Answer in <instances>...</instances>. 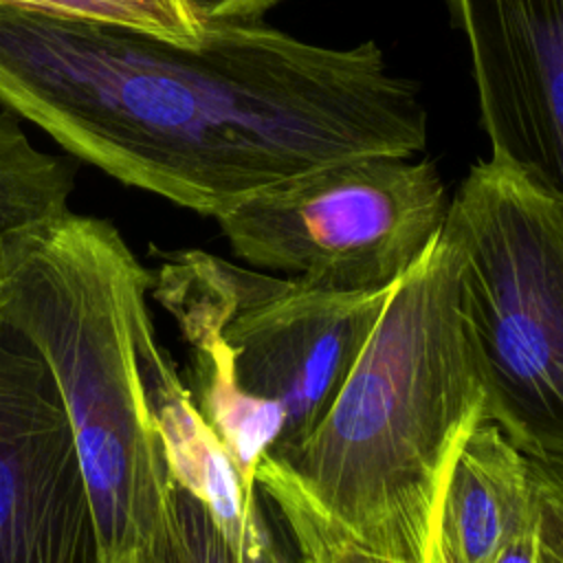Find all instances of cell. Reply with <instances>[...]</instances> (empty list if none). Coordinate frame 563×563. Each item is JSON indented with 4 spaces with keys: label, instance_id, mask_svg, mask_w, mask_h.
Wrapping results in <instances>:
<instances>
[{
    "label": "cell",
    "instance_id": "6da1fadb",
    "mask_svg": "<svg viewBox=\"0 0 563 563\" xmlns=\"http://www.w3.org/2000/svg\"><path fill=\"white\" fill-rule=\"evenodd\" d=\"M0 101L117 180L218 218L339 158L427 145L418 88L376 42L246 22L198 44L0 4Z\"/></svg>",
    "mask_w": 563,
    "mask_h": 563
},
{
    "label": "cell",
    "instance_id": "7a4b0ae2",
    "mask_svg": "<svg viewBox=\"0 0 563 563\" xmlns=\"http://www.w3.org/2000/svg\"><path fill=\"white\" fill-rule=\"evenodd\" d=\"M460 264L444 224L394 286L314 429L266 453L356 543L402 563H440L449 477L486 422L460 310Z\"/></svg>",
    "mask_w": 563,
    "mask_h": 563
},
{
    "label": "cell",
    "instance_id": "3957f363",
    "mask_svg": "<svg viewBox=\"0 0 563 563\" xmlns=\"http://www.w3.org/2000/svg\"><path fill=\"white\" fill-rule=\"evenodd\" d=\"M152 284L112 222L70 209L13 235L0 271V323L33 347L57 387L106 563L150 539L169 486L141 378Z\"/></svg>",
    "mask_w": 563,
    "mask_h": 563
},
{
    "label": "cell",
    "instance_id": "277c9868",
    "mask_svg": "<svg viewBox=\"0 0 563 563\" xmlns=\"http://www.w3.org/2000/svg\"><path fill=\"white\" fill-rule=\"evenodd\" d=\"M394 286L325 290L198 249L154 271L150 297L189 347L191 398L246 484L266 453L321 420Z\"/></svg>",
    "mask_w": 563,
    "mask_h": 563
},
{
    "label": "cell",
    "instance_id": "5b68a950",
    "mask_svg": "<svg viewBox=\"0 0 563 563\" xmlns=\"http://www.w3.org/2000/svg\"><path fill=\"white\" fill-rule=\"evenodd\" d=\"M444 224L460 244V310L486 422L563 471V200L517 167H471Z\"/></svg>",
    "mask_w": 563,
    "mask_h": 563
},
{
    "label": "cell",
    "instance_id": "8992f818",
    "mask_svg": "<svg viewBox=\"0 0 563 563\" xmlns=\"http://www.w3.org/2000/svg\"><path fill=\"white\" fill-rule=\"evenodd\" d=\"M361 154L273 185L218 216L253 268L325 290L394 286L444 227L449 198L433 161Z\"/></svg>",
    "mask_w": 563,
    "mask_h": 563
},
{
    "label": "cell",
    "instance_id": "52a82bcc",
    "mask_svg": "<svg viewBox=\"0 0 563 563\" xmlns=\"http://www.w3.org/2000/svg\"><path fill=\"white\" fill-rule=\"evenodd\" d=\"M0 563H106L57 387L0 323Z\"/></svg>",
    "mask_w": 563,
    "mask_h": 563
},
{
    "label": "cell",
    "instance_id": "ba28073f",
    "mask_svg": "<svg viewBox=\"0 0 563 563\" xmlns=\"http://www.w3.org/2000/svg\"><path fill=\"white\" fill-rule=\"evenodd\" d=\"M490 156L563 200V0H449Z\"/></svg>",
    "mask_w": 563,
    "mask_h": 563
},
{
    "label": "cell",
    "instance_id": "9c48e42d",
    "mask_svg": "<svg viewBox=\"0 0 563 563\" xmlns=\"http://www.w3.org/2000/svg\"><path fill=\"white\" fill-rule=\"evenodd\" d=\"M141 378L172 479L209 508L238 552L244 550L266 528L264 497L257 484L249 486L242 479L156 332H150L141 345Z\"/></svg>",
    "mask_w": 563,
    "mask_h": 563
},
{
    "label": "cell",
    "instance_id": "30bf717a",
    "mask_svg": "<svg viewBox=\"0 0 563 563\" xmlns=\"http://www.w3.org/2000/svg\"><path fill=\"white\" fill-rule=\"evenodd\" d=\"M539 501L526 457L493 422L464 442L442 501L440 563H495L526 530L539 526Z\"/></svg>",
    "mask_w": 563,
    "mask_h": 563
},
{
    "label": "cell",
    "instance_id": "8fae6325",
    "mask_svg": "<svg viewBox=\"0 0 563 563\" xmlns=\"http://www.w3.org/2000/svg\"><path fill=\"white\" fill-rule=\"evenodd\" d=\"M77 165L37 150L18 119L0 110V271L7 242L68 211Z\"/></svg>",
    "mask_w": 563,
    "mask_h": 563
},
{
    "label": "cell",
    "instance_id": "7c38bea8",
    "mask_svg": "<svg viewBox=\"0 0 563 563\" xmlns=\"http://www.w3.org/2000/svg\"><path fill=\"white\" fill-rule=\"evenodd\" d=\"M255 484L271 499L301 563H402L365 550L332 517H328L275 460L264 455Z\"/></svg>",
    "mask_w": 563,
    "mask_h": 563
},
{
    "label": "cell",
    "instance_id": "4fadbf2b",
    "mask_svg": "<svg viewBox=\"0 0 563 563\" xmlns=\"http://www.w3.org/2000/svg\"><path fill=\"white\" fill-rule=\"evenodd\" d=\"M119 563H240V552L209 508L169 475L165 506L154 532Z\"/></svg>",
    "mask_w": 563,
    "mask_h": 563
},
{
    "label": "cell",
    "instance_id": "5bb4252c",
    "mask_svg": "<svg viewBox=\"0 0 563 563\" xmlns=\"http://www.w3.org/2000/svg\"><path fill=\"white\" fill-rule=\"evenodd\" d=\"M4 7L145 31L178 44H198L202 24L187 0H0Z\"/></svg>",
    "mask_w": 563,
    "mask_h": 563
},
{
    "label": "cell",
    "instance_id": "9a60e30c",
    "mask_svg": "<svg viewBox=\"0 0 563 563\" xmlns=\"http://www.w3.org/2000/svg\"><path fill=\"white\" fill-rule=\"evenodd\" d=\"M537 501L541 543L563 556V471L530 460Z\"/></svg>",
    "mask_w": 563,
    "mask_h": 563
},
{
    "label": "cell",
    "instance_id": "2e32d148",
    "mask_svg": "<svg viewBox=\"0 0 563 563\" xmlns=\"http://www.w3.org/2000/svg\"><path fill=\"white\" fill-rule=\"evenodd\" d=\"M262 497L266 504L268 523H266V530L253 543H249L244 550H240V563H301V559L282 523V517L277 515L275 506L271 504V499L264 493H262Z\"/></svg>",
    "mask_w": 563,
    "mask_h": 563
},
{
    "label": "cell",
    "instance_id": "e0dca14e",
    "mask_svg": "<svg viewBox=\"0 0 563 563\" xmlns=\"http://www.w3.org/2000/svg\"><path fill=\"white\" fill-rule=\"evenodd\" d=\"M282 0H187L189 9L198 18L200 24L205 22H246L260 20L271 7Z\"/></svg>",
    "mask_w": 563,
    "mask_h": 563
},
{
    "label": "cell",
    "instance_id": "ac0fdd59",
    "mask_svg": "<svg viewBox=\"0 0 563 563\" xmlns=\"http://www.w3.org/2000/svg\"><path fill=\"white\" fill-rule=\"evenodd\" d=\"M541 519V517H539ZM541 552V537L539 526L521 532L495 563H539Z\"/></svg>",
    "mask_w": 563,
    "mask_h": 563
},
{
    "label": "cell",
    "instance_id": "d6986e66",
    "mask_svg": "<svg viewBox=\"0 0 563 563\" xmlns=\"http://www.w3.org/2000/svg\"><path fill=\"white\" fill-rule=\"evenodd\" d=\"M539 563H563V556L559 552H554L552 548L541 543V552H539Z\"/></svg>",
    "mask_w": 563,
    "mask_h": 563
}]
</instances>
